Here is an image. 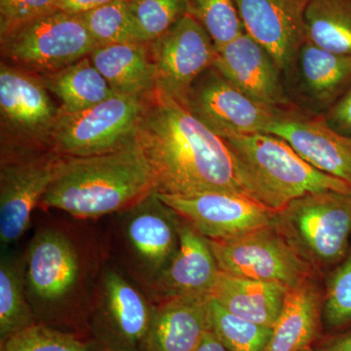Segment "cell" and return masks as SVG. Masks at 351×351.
I'll return each mask as SVG.
<instances>
[{
	"label": "cell",
	"mask_w": 351,
	"mask_h": 351,
	"mask_svg": "<svg viewBox=\"0 0 351 351\" xmlns=\"http://www.w3.org/2000/svg\"><path fill=\"white\" fill-rule=\"evenodd\" d=\"M136 141L158 195L228 193L253 199L223 138L160 90L145 95Z\"/></svg>",
	"instance_id": "1"
},
{
	"label": "cell",
	"mask_w": 351,
	"mask_h": 351,
	"mask_svg": "<svg viewBox=\"0 0 351 351\" xmlns=\"http://www.w3.org/2000/svg\"><path fill=\"white\" fill-rule=\"evenodd\" d=\"M152 191L151 167L135 141L108 154L64 157L39 205L75 218L93 219L125 211Z\"/></svg>",
	"instance_id": "2"
},
{
	"label": "cell",
	"mask_w": 351,
	"mask_h": 351,
	"mask_svg": "<svg viewBox=\"0 0 351 351\" xmlns=\"http://www.w3.org/2000/svg\"><path fill=\"white\" fill-rule=\"evenodd\" d=\"M223 138L239 164L251 197L274 211L308 193H351L348 182L316 169L276 135L255 133Z\"/></svg>",
	"instance_id": "3"
},
{
	"label": "cell",
	"mask_w": 351,
	"mask_h": 351,
	"mask_svg": "<svg viewBox=\"0 0 351 351\" xmlns=\"http://www.w3.org/2000/svg\"><path fill=\"white\" fill-rule=\"evenodd\" d=\"M272 226L304 260L329 267L346 255L351 234V193H308L276 211Z\"/></svg>",
	"instance_id": "4"
},
{
	"label": "cell",
	"mask_w": 351,
	"mask_h": 351,
	"mask_svg": "<svg viewBox=\"0 0 351 351\" xmlns=\"http://www.w3.org/2000/svg\"><path fill=\"white\" fill-rule=\"evenodd\" d=\"M98 46L80 15L59 9L0 34L1 62L36 75L66 68Z\"/></svg>",
	"instance_id": "5"
},
{
	"label": "cell",
	"mask_w": 351,
	"mask_h": 351,
	"mask_svg": "<svg viewBox=\"0 0 351 351\" xmlns=\"http://www.w3.org/2000/svg\"><path fill=\"white\" fill-rule=\"evenodd\" d=\"M61 108L38 75L0 64L1 157L52 149Z\"/></svg>",
	"instance_id": "6"
},
{
	"label": "cell",
	"mask_w": 351,
	"mask_h": 351,
	"mask_svg": "<svg viewBox=\"0 0 351 351\" xmlns=\"http://www.w3.org/2000/svg\"><path fill=\"white\" fill-rule=\"evenodd\" d=\"M145 96L117 94L83 112L61 110L52 149L64 157L108 154L136 141Z\"/></svg>",
	"instance_id": "7"
},
{
	"label": "cell",
	"mask_w": 351,
	"mask_h": 351,
	"mask_svg": "<svg viewBox=\"0 0 351 351\" xmlns=\"http://www.w3.org/2000/svg\"><path fill=\"white\" fill-rule=\"evenodd\" d=\"M208 242L219 269L230 276L279 283L291 290L311 279L314 270L272 225Z\"/></svg>",
	"instance_id": "8"
},
{
	"label": "cell",
	"mask_w": 351,
	"mask_h": 351,
	"mask_svg": "<svg viewBox=\"0 0 351 351\" xmlns=\"http://www.w3.org/2000/svg\"><path fill=\"white\" fill-rule=\"evenodd\" d=\"M64 156L54 149L1 157L0 241L13 244L31 225L32 213L62 169Z\"/></svg>",
	"instance_id": "9"
},
{
	"label": "cell",
	"mask_w": 351,
	"mask_h": 351,
	"mask_svg": "<svg viewBox=\"0 0 351 351\" xmlns=\"http://www.w3.org/2000/svg\"><path fill=\"white\" fill-rule=\"evenodd\" d=\"M186 108L221 138L267 133L281 110L254 100L215 66L193 83Z\"/></svg>",
	"instance_id": "10"
},
{
	"label": "cell",
	"mask_w": 351,
	"mask_h": 351,
	"mask_svg": "<svg viewBox=\"0 0 351 351\" xmlns=\"http://www.w3.org/2000/svg\"><path fill=\"white\" fill-rule=\"evenodd\" d=\"M149 44L156 89L186 108L189 90L214 66L216 46L206 29L186 14L160 38Z\"/></svg>",
	"instance_id": "11"
},
{
	"label": "cell",
	"mask_w": 351,
	"mask_h": 351,
	"mask_svg": "<svg viewBox=\"0 0 351 351\" xmlns=\"http://www.w3.org/2000/svg\"><path fill=\"white\" fill-rule=\"evenodd\" d=\"M154 306L114 269L101 279V299L91 321L100 351H144Z\"/></svg>",
	"instance_id": "12"
},
{
	"label": "cell",
	"mask_w": 351,
	"mask_h": 351,
	"mask_svg": "<svg viewBox=\"0 0 351 351\" xmlns=\"http://www.w3.org/2000/svg\"><path fill=\"white\" fill-rule=\"evenodd\" d=\"M158 196L176 214L209 240L234 239L272 225L276 214V211L257 201L233 193Z\"/></svg>",
	"instance_id": "13"
},
{
	"label": "cell",
	"mask_w": 351,
	"mask_h": 351,
	"mask_svg": "<svg viewBox=\"0 0 351 351\" xmlns=\"http://www.w3.org/2000/svg\"><path fill=\"white\" fill-rule=\"evenodd\" d=\"M267 133L283 138L316 169L351 186V137L332 129L323 115L297 107L281 110Z\"/></svg>",
	"instance_id": "14"
},
{
	"label": "cell",
	"mask_w": 351,
	"mask_h": 351,
	"mask_svg": "<svg viewBox=\"0 0 351 351\" xmlns=\"http://www.w3.org/2000/svg\"><path fill=\"white\" fill-rule=\"evenodd\" d=\"M216 52L213 66L252 99L276 110L295 107L276 60L246 32Z\"/></svg>",
	"instance_id": "15"
},
{
	"label": "cell",
	"mask_w": 351,
	"mask_h": 351,
	"mask_svg": "<svg viewBox=\"0 0 351 351\" xmlns=\"http://www.w3.org/2000/svg\"><path fill=\"white\" fill-rule=\"evenodd\" d=\"M283 75L290 80V96L294 95L297 108L323 115L351 85V56L335 54L304 40Z\"/></svg>",
	"instance_id": "16"
},
{
	"label": "cell",
	"mask_w": 351,
	"mask_h": 351,
	"mask_svg": "<svg viewBox=\"0 0 351 351\" xmlns=\"http://www.w3.org/2000/svg\"><path fill=\"white\" fill-rule=\"evenodd\" d=\"M125 211L127 242L145 274L154 283L177 253L179 216L156 191Z\"/></svg>",
	"instance_id": "17"
},
{
	"label": "cell",
	"mask_w": 351,
	"mask_h": 351,
	"mask_svg": "<svg viewBox=\"0 0 351 351\" xmlns=\"http://www.w3.org/2000/svg\"><path fill=\"white\" fill-rule=\"evenodd\" d=\"M245 32L265 48L285 73L304 41L309 0H234Z\"/></svg>",
	"instance_id": "18"
},
{
	"label": "cell",
	"mask_w": 351,
	"mask_h": 351,
	"mask_svg": "<svg viewBox=\"0 0 351 351\" xmlns=\"http://www.w3.org/2000/svg\"><path fill=\"white\" fill-rule=\"evenodd\" d=\"M178 230L177 253L167 269L154 282L156 290L163 299L211 297L221 269L208 239L184 219H180Z\"/></svg>",
	"instance_id": "19"
},
{
	"label": "cell",
	"mask_w": 351,
	"mask_h": 351,
	"mask_svg": "<svg viewBox=\"0 0 351 351\" xmlns=\"http://www.w3.org/2000/svg\"><path fill=\"white\" fill-rule=\"evenodd\" d=\"M80 274L77 255L62 233H38L27 249L25 281L39 301L53 304L73 290Z\"/></svg>",
	"instance_id": "20"
},
{
	"label": "cell",
	"mask_w": 351,
	"mask_h": 351,
	"mask_svg": "<svg viewBox=\"0 0 351 351\" xmlns=\"http://www.w3.org/2000/svg\"><path fill=\"white\" fill-rule=\"evenodd\" d=\"M210 297H173L154 306L144 351H195L210 330Z\"/></svg>",
	"instance_id": "21"
},
{
	"label": "cell",
	"mask_w": 351,
	"mask_h": 351,
	"mask_svg": "<svg viewBox=\"0 0 351 351\" xmlns=\"http://www.w3.org/2000/svg\"><path fill=\"white\" fill-rule=\"evenodd\" d=\"M289 290L279 283L230 276L221 270L211 297L235 315L274 328Z\"/></svg>",
	"instance_id": "22"
},
{
	"label": "cell",
	"mask_w": 351,
	"mask_h": 351,
	"mask_svg": "<svg viewBox=\"0 0 351 351\" xmlns=\"http://www.w3.org/2000/svg\"><path fill=\"white\" fill-rule=\"evenodd\" d=\"M89 57L117 94L145 96L156 89L149 43L100 45Z\"/></svg>",
	"instance_id": "23"
},
{
	"label": "cell",
	"mask_w": 351,
	"mask_h": 351,
	"mask_svg": "<svg viewBox=\"0 0 351 351\" xmlns=\"http://www.w3.org/2000/svg\"><path fill=\"white\" fill-rule=\"evenodd\" d=\"M322 302L311 279L291 289L265 351H302L317 337Z\"/></svg>",
	"instance_id": "24"
},
{
	"label": "cell",
	"mask_w": 351,
	"mask_h": 351,
	"mask_svg": "<svg viewBox=\"0 0 351 351\" xmlns=\"http://www.w3.org/2000/svg\"><path fill=\"white\" fill-rule=\"evenodd\" d=\"M38 76L48 91L57 97L62 112L66 113L83 112L117 95L89 56L60 71Z\"/></svg>",
	"instance_id": "25"
},
{
	"label": "cell",
	"mask_w": 351,
	"mask_h": 351,
	"mask_svg": "<svg viewBox=\"0 0 351 351\" xmlns=\"http://www.w3.org/2000/svg\"><path fill=\"white\" fill-rule=\"evenodd\" d=\"M304 40L335 54L351 56V0H309Z\"/></svg>",
	"instance_id": "26"
},
{
	"label": "cell",
	"mask_w": 351,
	"mask_h": 351,
	"mask_svg": "<svg viewBox=\"0 0 351 351\" xmlns=\"http://www.w3.org/2000/svg\"><path fill=\"white\" fill-rule=\"evenodd\" d=\"M24 277L20 263L3 254L0 263V341L36 324L25 299Z\"/></svg>",
	"instance_id": "27"
},
{
	"label": "cell",
	"mask_w": 351,
	"mask_h": 351,
	"mask_svg": "<svg viewBox=\"0 0 351 351\" xmlns=\"http://www.w3.org/2000/svg\"><path fill=\"white\" fill-rule=\"evenodd\" d=\"M210 331L228 351H265L272 328L244 319L209 299Z\"/></svg>",
	"instance_id": "28"
},
{
	"label": "cell",
	"mask_w": 351,
	"mask_h": 351,
	"mask_svg": "<svg viewBox=\"0 0 351 351\" xmlns=\"http://www.w3.org/2000/svg\"><path fill=\"white\" fill-rule=\"evenodd\" d=\"M98 45L145 43L128 0H113L80 15Z\"/></svg>",
	"instance_id": "29"
},
{
	"label": "cell",
	"mask_w": 351,
	"mask_h": 351,
	"mask_svg": "<svg viewBox=\"0 0 351 351\" xmlns=\"http://www.w3.org/2000/svg\"><path fill=\"white\" fill-rule=\"evenodd\" d=\"M188 5L189 15L206 29L216 47L245 32L234 0H188Z\"/></svg>",
	"instance_id": "30"
},
{
	"label": "cell",
	"mask_w": 351,
	"mask_h": 351,
	"mask_svg": "<svg viewBox=\"0 0 351 351\" xmlns=\"http://www.w3.org/2000/svg\"><path fill=\"white\" fill-rule=\"evenodd\" d=\"M131 12L145 43L169 31L189 13L188 0H128Z\"/></svg>",
	"instance_id": "31"
},
{
	"label": "cell",
	"mask_w": 351,
	"mask_h": 351,
	"mask_svg": "<svg viewBox=\"0 0 351 351\" xmlns=\"http://www.w3.org/2000/svg\"><path fill=\"white\" fill-rule=\"evenodd\" d=\"M1 351H95L71 335L43 324L16 332L1 341Z\"/></svg>",
	"instance_id": "32"
},
{
	"label": "cell",
	"mask_w": 351,
	"mask_h": 351,
	"mask_svg": "<svg viewBox=\"0 0 351 351\" xmlns=\"http://www.w3.org/2000/svg\"><path fill=\"white\" fill-rule=\"evenodd\" d=\"M321 318L330 329L351 323V252L328 280Z\"/></svg>",
	"instance_id": "33"
},
{
	"label": "cell",
	"mask_w": 351,
	"mask_h": 351,
	"mask_svg": "<svg viewBox=\"0 0 351 351\" xmlns=\"http://www.w3.org/2000/svg\"><path fill=\"white\" fill-rule=\"evenodd\" d=\"M60 0H0V34L57 10Z\"/></svg>",
	"instance_id": "34"
},
{
	"label": "cell",
	"mask_w": 351,
	"mask_h": 351,
	"mask_svg": "<svg viewBox=\"0 0 351 351\" xmlns=\"http://www.w3.org/2000/svg\"><path fill=\"white\" fill-rule=\"evenodd\" d=\"M323 117L335 131L351 137V85Z\"/></svg>",
	"instance_id": "35"
},
{
	"label": "cell",
	"mask_w": 351,
	"mask_h": 351,
	"mask_svg": "<svg viewBox=\"0 0 351 351\" xmlns=\"http://www.w3.org/2000/svg\"><path fill=\"white\" fill-rule=\"evenodd\" d=\"M112 1L113 0H60L58 9L64 12L82 15Z\"/></svg>",
	"instance_id": "36"
},
{
	"label": "cell",
	"mask_w": 351,
	"mask_h": 351,
	"mask_svg": "<svg viewBox=\"0 0 351 351\" xmlns=\"http://www.w3.org/2000/svg\"><path fill=\"white\" fill-rule=\"evenodd\" d=\"M315 350H317V348H315ZM317 350L351 351V332L328 339L319 346Z\"/></svg>",
	"instance_id": "37"
},
{
	"label": "cell",
	"mask_w": 351,
	"mask_h": 351,
	"mask_svg": "<svg viewBox=\"0 0 351 351\" xmlns=\"http://www.w3.org/2000/svg\"><path fill=\"white\" fill-rule=\"evenodd\" d=\"M195 351H228L211 331L206 332Z\"/></svg>",
	"instance_id": "38"
},
{
	"label": "cell",
	"mask_w": 351,
	"mask_h": 351,
	"mask_svg": "<svg viewBox=\"0 0 351 351\" xmlns=\"http://www.w3.org/2000/svg\"><path fill=\"white\" fill-rule=\"evenodd\" d=\"M302 351H319L317 350H315V348H313V346H307V348H304V350Z\"/></svg>",
	"instance_id": "39"
}]
</instances>
